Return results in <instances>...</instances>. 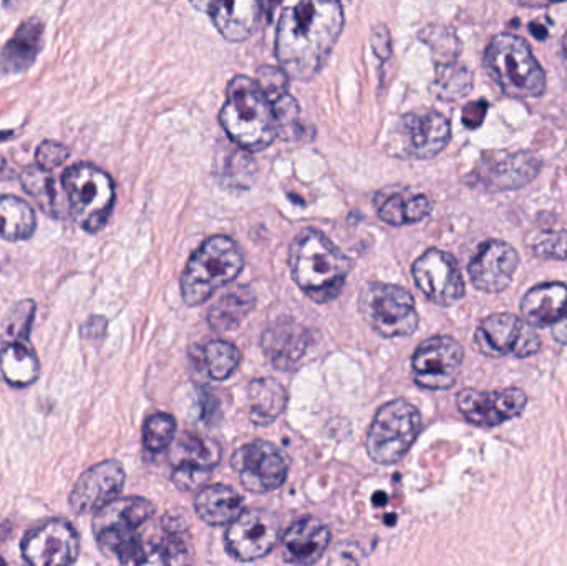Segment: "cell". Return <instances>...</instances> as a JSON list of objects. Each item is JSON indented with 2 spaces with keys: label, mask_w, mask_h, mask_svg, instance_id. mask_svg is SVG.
Masks as SVG:
<instances>
[{
  "label": "cell",
  "mask_w": 567,
  "mask_h": 566,
  "mask_svg": "<svg viewBox=\"0 0 567 566\" xmlns=\"http://www.w3.org/2000/svg\"><path fill=\"white\" fill-rule=\"evenodd\" d=\"M343 29L339 2L293 3L284 10L276 37V55L287 76L310 80L329 59Z\"/></svg>",
  "instance_id": "cell-1"
},
{
  "label": "cell",
  "mask_w": 567,
  "mask_h": 566,
  "mask_svg": "<svg viewBox=\"0 0 567 566\" xmlns=\"http://www.w3.org/2000/svg\"><path fill=\"white\" fill-rule=\"evenodd\" d=\"M293 281L312 301L326 305L342 291L352 261L319 229L306 228L290 246Z\"/></svg>",
  "instance_id": "cell-2"
},
{
  "label": "cell",
  "mask_w": 567,
  "mask_h": 566,
  "mask_svg": "<svg viewBox=\"0 0 567 566\" xmlns=\"http://www.w3.org/2000/svg\"><path fill=\"white\" fill-rule=\"evenodd\" d=\"M219 122L233 142L251 152L268 148L278 136L271 100L249 76L238 75L229 82Z\"/></svg>",
  "instance_id": "cell-3"
},
{
  "label": "cell",
  "mask_w": 567,
  "mask_h": 566,
  "mask_svg": "<svg viewBox=\"0 0 567 566\" xmlns=\"http://www.w3.org/2000/svg\"><path fill=\"white\" fill-rule=\"evenodd\" d=\"M486 72L506 95L515 99L539 96L546 90V73L522 37L499 33L485 53Z\"/></svg>",
  "instance_id": "cell-4"
},
{
  "label": "cell",
  "mask_w": 567,
  "mask_h": 566,
  "mask_svg": "<svg viewBox=\"0 0 567 566\" xmlns=\"http://www.w3.org/2000/svg\"><path fill=\"white\" fill-rule=\"evenodd\" d=\"M243 268L245 258L239 246L228 236H213L192 256L183 271V299L188 306L203 305L235 281Z\"/></svg>",
  "instance_id": "cell-5"
},
{
  "label": "cell",
  "mask_w": 567,
  "mask_h": 566,
  "mask_svg": "<svg viewBox=\"0 0 567 566\" xmlns=\"http://www.w3.org/2000/svg\"><path fill=\"white\" fill-rule=\"evenodd\" d=\"M155 515L152 502L142 497L116 498L93 517V534L103 554L122 565L135 562L142 550L138 531Z\"/></svg>",
  "instance_id": "cell-6"
},
{
  "label": "cell",
  "mask_w": 567,
  "mask_h": 566,
  "mask_svg": "<svg viewBox=\"0 0 567 566\" xmlns=\"http://www.w3.org/2000/svg\"><path fill=\"white\" fill-rule=\"evenodd\" d=\"M62 185L73 219L85 231H100L115 205V185L109 173L90 163H75L63 172Z\"/></svg>",
  "instance_id": "cell-7"
},
{
  "label": "cell",
  "mask_w": 567,
  "mask_h": 566,
  "mask_svg": "<svg viewBox=\"0 0 567 566\" xmlns=\"http://www.w3.org/2000/svg\"><path fill=\"white\" fill-rule=\"evenodd\" d=\"M422 431L419 409L403 399L380 408L367 435V452L380 465L396 464L409 454Z\"/></svg>",
  "instance_id": "cell-8"
},
{
  "label": "cell",
  "mask_w": 567,
  "mask_h": 566,
  "mask_svg": "<svg viewBox=\"0 0 567 566\" xmlns=\"http://www.w3.org/2000/svg\"><path fill=\"white\" fill-rule=\"evenodd\" d=\"M359 311L383 338H403L419 328L415 299L406 289L385 282H369L359 295Z\"/></svg>",
  "instance_id": "cell-9"
},
{
  "label": "cell",
  "mask_w": 567,
  "mask_h": 566,
  "mask_svg": "<svg viewBox=\"0 0 567 566\" xmlns=\"http://www.w3.org/2000/svg\"><path fill=\"white\" fill-rule=\"evenodd\" d=\"M475 346L489 358L516 356L529 358L542 351L543 342L533 326L512 312H498L480 322L475 332Z\"/></svg>",
  "instance_id": "cell-10"
},
{
  "label": "cell",
  "mask_w": 567,
  "mask_h": 566,
  "mask_svg": "<svg viewBox=\"0 0 567 566\" xmlns=\"http://www.w3.org/2000/svg\"><path fill=\"white\" fill-rule=\"evenodd\" d=\"M462 346L450 336L426 339L416 349L412 359L413 378L416 384L430 391L453 388L462 371Z\"/></svg>",
  "instance_id": "cell-11"
},
{
  "label": "cell",
  "mask_w": 567,
  "mask_h": 566,
  "mask_svg": "<svg viewBox=\"0 0 567 566\" xmlns=\"http://www.w3.org/2000/svg\"><path fill=\"white\" fill-rule=\"evenodd\" d=\"M231 467L241 478V484L255 494L278 491L287 478L289 461L281 449L271 442L256 441L243 445L231 459Z\"/></svg>",
  "instance_id": "cell-12"
},
{
  "label": "cell",
  "mask_w": 567,
  "mask_h": 566,
  "mask_svg": "<svg viewBox=\"0 0 567 566\" xmlns=\"http://www.w3.org/2000/svg\"><path fill=\"white\" fill-rule=\"evenodd\" d=\"M420 291L439 306H452L465 296V281L458 263L450 253L432 248L412 268Z\"/></svg>",
  "instance_id": "cell-13"
},
{
  "label": "cell",
  "mask_w": 567,
  "mask_h": 566,
  "mask_svg": "<svg viewBox=\"0 0 567 566\" xmlns=\"http://www.w3.org/2000/svg\"><path fill=\"white\" fill-rule=\"evenodd\" d=\"M450 136L449 120L435 110L406 113L396 126V145L400 153L410 158H433L449 145Z\"/></svg>",
  "instance_id": "cell-14"
},
{
  "label": "cell",
  "mask_w": 567,
  "mask_h": 566,
  "mask_svg": "<svg viewBox=\"0 0 567 566\" xmlns=\"http://www.w3.org/2000/svg\"><path fill=\"white\" fill-rule=\"evenodd\" d=\"M79 552V535L63 521L45 522L32 528L22 541L23 560L29 566H72Z\"/></svg>",
  "instance_id": "cell-15"
},
{
  "label": "cell",
  "mask_w": 567,
  "mask_h": 566,
  "mask_svg": "<svg viewBox=\"0 0 567 566\" xmlns=\"http://www.w3.org/2000/svg\"><path fill=\"white\" fill-rule=\"evenodd\" d=\"M279 522L265 511L243 512L226 532V548L238 562L265 558L278 544Z\"/></svg>",
  "instance_id": "cell-16"
},
{
  "label": "cell",
  "mask_w": 567,
  "mask_h": 566,
  "mask_svg": "<svg viewBox=\"0 0 567 566\" xmlns=\"http://www.w3.org/2000/svg\"><path fill=\"white\" fill-rule=\"evenodd\" d=\"M528 404V395L522 389L509 388L503 391L482 392L465 389L456 398V405L463 418L478 428H496L523 414Z\"/></svg>",
  "instance_id": "cell-17"
},
{
  "label": "cell",
  "mask_w": 567,
  "mask_h": 566,
  "mask_svg": "<svg viewBox=\"0 0 567 566\" xmlns=\"http://www.w3.org/2000/svg\"><path fill=\"white\" fill-rule=\"evenodd\" d=\"M542 162L529 152L489 153L475 169L476 185L488 192L523 188L538 176Z\"/></svg>",
  "instance_id": "cell-18"
},
{
  "label": "cell",
  "mask_w": 567,
  "mask_h": 566,
  "mask_svg": "<svg viewBox=\"0 0 567 566\" xmlns=\"http://www.w3.org/2000/svg\"><path fill=\"white\" fill-rule=\"evenodd\" d=\"M125 478V469L120 462L105 461L93 465L73 487L70 507L79 515L96 514L122 494Z\"/></svg>",
  "instance_id": "cell-19"
},
{
  "label": "cell",
  "mask_w": 567,
  "mask_h": 566,
  "mask_svg": "<svg viewBox=\"0 0 567 566\" xmlns=\"http://www.w3.org/2000/svg\"><path fill=\"white\" fill-rule=\"evenodd\" d=\"M519 255L508 243L489 239L483 243L468 266L473 286L483 292H502L518 271Z\"/></svg>",
  "instance_id": "cell-20"
},
{
  "label": "cell",
  "mask_w": 567,
  "mask_h": 566,
  "mask_svg": "<svg viewBox=\"0 0 567 566\" xmlns=\"http://www.w3.org/2000/svg\"><path fill=\"white\" fill-rule=\"evenodd\" d=\"M310 344L309 331L292 318L272 322L261 339L262 352L279 371H293Z\"/></svg>",
  "instance_id": "cell-21"
},
{
  "label": "cell",
  "mask_w": 567,
  "mask_h": 566,
  "mask_svg": "<svg viewBox=\"0 0 567 566\" xmlns=\"http://www.w3.org/2000/svg\"><path fill=\"white\" fill-rule=\"evenodd\" d=\"M329 544V527L317 518L303 517L284 534L282 558L290 565L312 566L323 557Z\"/></svg>",
  "instance_id": "cell-22"
},
{
  "label": "cell",
  "mask_w": 567,
  "mask_h": 566,
  "mask_svg": "<svg viewBox=\"0 0 567 566\" xmlns=\"http://www.w3.org/2000/svg\"><path fill=\"white\" fill-rule=\"evenodd\" d=\"M186 527L172 517L163 518V535L143 542L135 566H192L193 547Z\"/></svg>",
  "instance_id": "cell-23"
},
{
  "label": "cell",
  "mask_w": 567,
  "mask_h": 566,
  "mask_svg": "<svg viewBox=\"0 0 567 566\" xmlns=\"http://www.w3.org/2000/svg\"><path fill=\"white\" fill-rule=\"evenodd\" d=\"M380 219L392 226L410 225L425 219L432 213L429 196L412 192L405 186H389L375 198Z\"/></svg>",
  "instance_id": "cell-24"
},
{
  "label": "cell",
  "mask_w": 567,
  "mask_h": 566,
  "mask_svg": "<svg viewBox=\"0 0 567 566\" xmlns=\"http://www.w3.org/2000/svg\"><path fill=\"white\" fill-rule=\"evenodd\" d=\"M216 29L229 42L248 39L261 19L262 3L255 0H236V2L206 3Z\"/></svg>",
  "instance_id": "cell-25"
},
{
  "label": "cell",
  "mask_w": 567,
  "mask_h": 566,
  "mask_svg": "<svg viewBox=\"0 0 567 566\" xmlns=\"http://www.w3.org/2000/svg\"><path fill=\"white\" fill-rule=\"evenodd\" d=\"M567 312V286L563 282H545L526 292L522 301V315L533 328L555 326Z\"/></svg>",
  "instance_id": "cell-26"
},
{
  "label": "cell",
  "mask_w": 567,
  "mask_h": 566,
  "mask_svg": "<svg viewBox=\"0 0 567 566\" xmlns=\"http://www.w3.org/2000/svg\"><path fill=\"white\" fill-rule=\"evenodd\" d=\"M42 40V20L33 17L20 23L12 39L0 50V69L7 73H19L30 69L39 55Z\"/></svg>",
  "instance_id": "cell-27"
},
{
  "label": "cell",
  "mask_w": 567,
  "mask_h": 566,
  "mask_svg": "<svg viewBox=\"0 0 567 566\" xmlns=\"http://www.w3.org/2000/svg\"><path fill=\"white\" fill-rule=\"evenodd\" d=\"M196 514L212 527L231 525L245 512V502L228 485H209L199 492L195 502Z\"/></svg>",
  "instance_id": "cell-28"
},
{
  "label": "cell",
  "mask_w": 567,
  "mask_h": 566,
  "mask_svg": "<svg viewBox=\"0 0 567 566\" xmlns=\"http://www.w3.org/2000/svg\"><path fill=\"white\" fill-rule=\"evenodd\" d=\"M40 362L25 342H10L0 351V379L12 388H29L39 379Z\"/></svg>",
  "instance_id": "cell-29"
},
{
  "label": "cell",
  "mask_w": 567,
  "mask_h": 566,
  "mask_svg": "<svg viewBox=\"0 0 567 566\" xmlns=\"http://www.w3.org/2000/svg\"><path fill=\"white\" fill-rule=\"evenodd\" d=\"M256 305V296L248 286H239L233 291L226 292L212 309H209L208 322L213 331L229 332L239 328L246 316L252 311Z\"/></svg>",
  "instance_id": "cell-30"
},
{
  "label": "cell",
  "mask_w": 567,
  "mask_h": 566,
  "mask_svg": "<svg viewBox=\"0 0 567 566\" xmlns=\"http://www.w3.org/2000/svg\"><path fill=\"white\" fill-rule=\"evenodd\" d=\"M249 405L255 424H272L286 411V388L276 379H255L249 384Z\"/></svg>",
  "instance_id": "cell-31"
},
{
  "label": "cell",
  "mask_w": 567,
  "mask_h": 566,
  "mask_svg": "<svg viewBox=\"0 0 567 566\" xmlns=\"http://www.w3.org/2000/svg\"><path fill=\"white\" fill-rule=\"evenodd\" d=\"M37 216L32 206L19 196H0V238L23 241L35 233Z\"/></svg>",
  "instance_id": "cell-32"
},
{
  "label": "cell",
  "mask_w": 567,
  "mask_h": 566,
  "mask_svg": "<svg viewBox=\"0 0 567 566\" xmlns=\"http://www.w3.org/2000/svg\"><path fill=\"white\" fill-rule=\"evenodd\" d=\"M221 447L206 435L185 432L176 442L175 457L178 464L195 465L212 472L221 462Z\"/></svg>",
  "instance_id": "cell-33"
},
{
  "label": "cell",
  "mask_w": 567,
  "mask_h": 566,
  "mask_svg": "<svg viewBox=\"0 0 567 566\" xmlns=\"http://www.w3.org/2000/svg\"><path fill=\"white\" fill-rule=\"evenodd\" d=\"M473 89V73L468 66L460 63L436 65V75L432 90L443 102H456L468 95Z\"/></svg>",
  "instance_id": "cell-34"
},
{
  "label": "cell",
  "mask_w": 567,
  "mask_h": 566,
  "mask_svg": "<svg viewBox=\"0 0 567 566\" xmlns=\"http://www.w3.org/2000/svg\"><path fill=\"white\" fill-rule=\"evenodd\" d=\"M20 182H22L23 189L35 199L37 205L45 215L59 216V192H56L52 173L45 172L37 165L29 166L20 175Z\"/></svg>",
  "instance_id": "cell-35"
},
{
  "label": "cell",
  "mask_w": 567,
  "mask_h": 566,
  "mask_svg": "<svg viewBox=\"0 0 567 566\" xmlns=\"http://www.w3.org/2000/svg\"><path fill=\"white\" fill-rule=\"evenodd\" d=\"M199 356H202L199 359H202L209 378L215 381H226L241 362L239 349L231 342L221 341V339L209 341L208 344L203 346L199 349Z\"/></svg>",
  "instance_id": "cell-36"
},
{
  "label": "cell",
  "mask_w": 567,
  "mask_h": 566,
  "mask_svg": "<svg viewBox=\"0 0 567 566\" xmlns=\"http://www.w3.org/2000/svg\"><path fill=\"white\" fill-rule=\"evenodd\" d=\"M420 39L432 49L436 65L456 62L462 43L452 29L445 25H429L420 32Z\"/></svg>",
  "instance_id": "cell-37"
},
{
  "label": "cell",
  "mask_w": 567,
  "mask_h": 566,
  "mask_svg": "<svg viewBox=\"0 0 567 566\" xmlns=\"http://www.w3.org/2000/svg\"><path fill=\"white\" fill-rule=\"evenodd\" d=\"M176 438V421L173 415L156 412L143 425V445L152 454H159L172 445Z\"/></svg>",
  "instance_id": "cell-38"
},
{
  "label": "cell",
  "mask_w": 567,
  "mask_h": 566,
  "mask_svg": "<svg viewBox=\"0 0 567 566\" xmlns=\"http://www.w3.org/2000/svg\"><path fill=\"white\" fill-rule=\"evenodd\" d=\"M275 109L276 126H278V136L284 140H299L302 136V126H300V109L297 100L292 95L281 96L272 102Z\"/></svg>",
  "instance_id": "cell-39"
},
{
  "label": "cell",
  "mask_w": 567,
  "mask_h": 566,
  "mask_svg": "<svg viewBox=\"0 0 567 566\" xmlns=\"http://www.w3.org/2000/svg\"><path fill=\"white\" fill-rule=\"evenodd\" d=\"M37 306L33 301H20L10 309L3 321V332L10 342H25L32 329Z\"/></svg>",
  "instance_id": "cell-40"
},
{
  "label": "cell",
  "mask_w": 567,
  "mask_h": 566,
  "mask_svg": "<svg viewBox=\"0 0 567 566\" xmlns=\"http://www.w3.org/2000/svg\"><path fill=\"white\" fill-rule=\"evenodd\" d=\"M533 251L536 256L545 259H558L567 261V231L542 233L533 243Z\"/></svg>",
  "instance_id": "cell-41"
},
{
  "label": "cell",
  "mask_w": 567,
  "mask_h": 566,
  "mask_svg": "<svg viewBox=\"0 0 567 566\" xmlns=\"http://www.w3.org/2000/svg\"><path fill=\"white\" fill-rule=\"evenodd\" d=\"M258 85L271 102L287 95L289 76L279 66H261L258 70Z\"/></svg>",
  "instance_id": "cell-42"
},
{
  "label": "cell",
  "mask_w": 567,
  "mask_h": 566,
  "mask_svg": "<svg viewBox=\"0 0 567 566\" xmlns=\"http://www.w3.org/2000/svg\"><path fill=\"white\" fill-rule=\"evenodd\" d=\"M209 477H212V472L205 471V469L195 467V465L176 464L172 481L182 491L192 492L205 485Z\"/></svg>",
  "instance_id": "cell-43"
},
{
  "label": "cell",
  "mask_w": 567,
  "mask_h": 566,
  "mask_svg": "<svg viewBox=\"0 0 567 566\" xmlns=\"http://www.w3.org/2000/svg\"><path fill=\"white\" fill-rule=\"evenodd\" d=\"M69 155L70 150L66 148L63 143L47 140V142H43L42 145L37 148V166H39V168L45 169V172L52 173L53 169L59 168L60 165L65 163V159L69 158Z\"/></svg>",
  "instance_id": "cell-44"
},
{
  "label": "cell",
  "mask_w": 567,
  "mask_h": 566,
  "mask_svg": "<svg viewBox=\"0 0 567 566\" xmlns=\"http://www.w3.org/2000/svg\"><path fill=\"white\" fill-rule=\"evenodd\" d=\"M363 552L357 544L343 542L336 547L330 555L329 566H360L362 564Z\"/></svg>",
  "instance_id": "cell-45"
},
{
  "label": "cell",
  "mask_w": 567,
  "mask_h": 566,
  "mask_svg": "<svg viewBox=\"0 0 567 566\" xmlns=\"http://www.w3.org/2000/svg\"><path fill=\"white\" fill-rule=\"evenodd\" d=\"M372 47L375 50V55H379L380 59H389L390 53H392V43H390V33L385 27L379 25L373 29Z\"/></svg>",
  "instance_id": "cell-46"
},
{
  "label": "cell",
  "mask_w": 567,
  "mask_h": 566,
  "mask_svg": "<svg viewBox=\"0 0 567 566\" xmlns=\"http://www.w3.org/2000/svg\"><path fill=\"white\" fill-rule=\"evenodd\" d=\"M486 110H488V105L486 102H475L470 103L465 110H463V122L468 128H476V126L482 125L483 120H485Z\"/></svg>",
  "instance_id": "cell-47"
},
{
  "label": "cell",
  "mask_w": 567,
  "mask_h": 566,
  "mask_svg": "<svg viewBox=\"0 0 567 566\" xmlns=\"http://www.w3.org/2000/svg\"><path fill=\"white\" fill-rule=\"evenodd\" d=\"M106 329V321L103 318H92L89 322H86L85 329H83V335L90 339H100L103 338V332Z\"/></svg>",
  "instance_id": "cell-48"
},
{
  "label": "cell",
  "mask_w": 567,
  "mask_h": 566,
  "mask_svg": "<svg viewBox=\"0 0 567 566\" xmlns=\"http://www.w3.org/2000/svg\"><path fill=\"white\" fill-rule=\"evenodd\" d=\"M553 336H555V339L559 344L567 346V312L558 322H556L555 326H553Z\"/></svg>",
  "instance_id": "cell-49"
},
{
  "label": "cell",
  "mask_w": 567,
  "mask_h": 566,
  "mask_svg": "<svg viewBox=\"0 0 567 566\" xmlns=\"http://www.w3.org/2000/svg\"><path fill=\"white\" fill-rule=\"evenodd\" d=\"M13 176L12 169L7 165L6 159L0 156V182H6V179H10Z\"/></svg>",
  "instance_id": "cell-50"
},
{
  "label": "cell",
  "mask_w": 567,
  "mask_h": 566,
  "mask_svg": "<svg viewBox=\"0 0 567 566\" xmlns=\"http://www.w3.org/2000/svg\"><path fill=\"white\" fill-rule=\"evenodd\" d=\"M563 52H565V62H566V66H567V32L565 35V40H563Z\"/></svg>",
  "instance_id": "cell-51"
},
{
  "label": "cell",
  "mask_w": 567,
  "mask_h": 566,
  "mask_svg": "<svg viewBox=\"0 0 567 566\" xmlns=\"http://www.w3.org/2000/svg\"><path fill=\"white\" fill-rule=\"evenodd\" d=\"M0 566H7L6 560H3V558H0Z\"/></svg>",
  "instance_id": "cell-52"
}]
</instances>
